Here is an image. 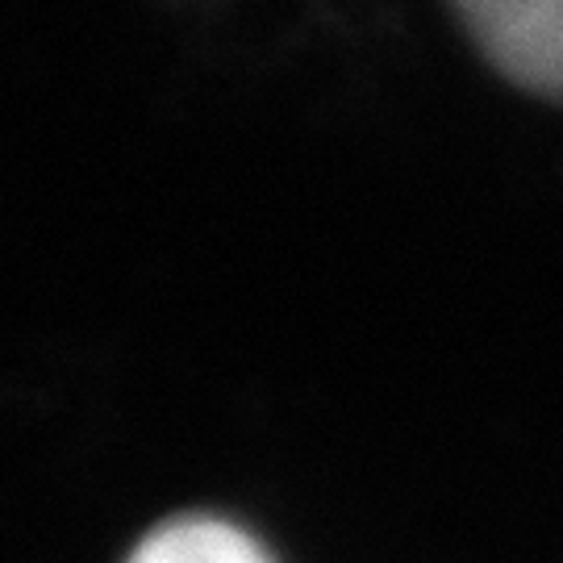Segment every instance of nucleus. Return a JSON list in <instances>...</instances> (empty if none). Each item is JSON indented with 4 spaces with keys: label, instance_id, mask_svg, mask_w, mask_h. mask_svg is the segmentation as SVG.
<instances>
[{
    "label": "nucleus",
    "instance_id": "obj_1",
    "mask_svg": "<svg viewBox=\"0 0 563 563\" xmlns=\"http://www.w3.org/2000/svg\"><path fill=\"white\" fill-rule=\"evenodd\" d=\"M505 80L563 101V0H451Z\"/></svg>",
    "mask_w": 563,
    "mask_h": 563
},
{
    "label": "nucleus",
    "instance_id": "obj_2",
    "mask_svg": "<svg viewBox=\"0 0 563 563\" xmlns=\"http://www.w3.org/2000/svg\"><path fill=\"white\" fill-rule=\"evenodd\" d=\"M125 563H276L242 526L222 518H172L134 543Z\"/></svg>",
    "mask_w": 563,
    "mask_h": 563
}]
</instances>
